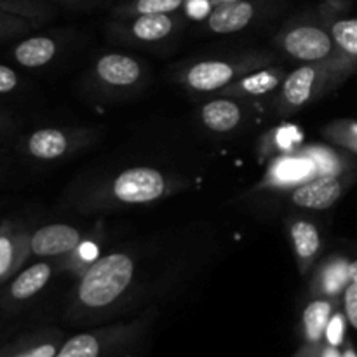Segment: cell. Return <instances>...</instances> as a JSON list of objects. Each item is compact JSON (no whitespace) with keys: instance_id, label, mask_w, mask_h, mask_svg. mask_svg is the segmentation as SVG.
I'll use <instances>...</instances> for the list:
<instances>
[{"instance_id":"6da1fadb","label":"cell","mask_w":357,"mask_h":357,"mask_svg":"<svg viewBox=\"0 0 357 357\" xmlns=\"http://www.w3.org/2000/svg\"><path fill=\"white\" fill-rule=\"evenodd\" d=\"M135 261L124 253H112L91 265L79 286V300L86 307L100 309L114 303L131 284Z\"/></svg>"},{"instance_id":"7a4b0ae2","label":"cell","mask_w":357,"mask_h":357,"mask_svg":"<svg viewBox=\"0 0 357 357\" xmlns=\"http://www.w3.org/2000/svg\"><path fill=\"white\" fill-rule=\"evenodd\" d=\"M352 65H338L335 68H317L316 65H305L293 70L286 75L282 84V103L288 112L296 110L317 96L321 87L328 80L340 79L344 73L351 72Z\"/></svg>"},{"instance_id":"3957f363","label":"cell","mask_w":357,"mask_h":357,"mask_svg":"<svg viewBox=\"0 0 357 357\" xmlns=\"http://www.w3.org/2000/svg\"><path fill=\"white\" fill-rule=\"evenodd\" d=\"M112 190L126 204H145L162 197L166 180L153 167H131L115 178Z\"/></svg>"},{"instance_id":"277c9868","label":"cell","mask_w":357,"mask_h":357,"mask_svg":"<svg viewBox=\"0 0 357 357\" xmlns=\"http://www.w3.org/2000/svg\"><path fill=\"white\" fill-rule=\"evenodd\" d=\"M286 52L305 63H317L331 58L335 40L330 31L317 24H298L288 30L282 37Z\"/></svg>"},{"instance_id":"5b68a950","label":"cell","mask_w":357,"mask_h":357,"mask_svg":"<svg viewBox=\"0 0 357 357\" xmlns=\"http://www.w3.org/2000/svg\"><path fill=\"white\" fill-rule=\"evenodd\" d=\"M30 253L35 257H59L75 250L80 244V232L72 225L52 223L35 230L30 236Z\"/></svg>"},{"instance_id":"8992f818","label":"cell","mask_w":357,"mask_h":357,"mask_svg":"<svg viewBox=\"0 0 357 357\" xmlns=\"http://www.w3.org/2000/svg\"><path fill=\"white\" fill-rule=\"evenodd\" d=\"M344 181L338 176H321L305 181L296 187L291 194L293 204L305 209H328L344 194Z\"/></svg>"},{"instance_id":"52a82bcc","label":"cell","mask_w":357,"mask_h":357,"mask_svg":"<svg viewBox=\"0 0 357 357\" xmlns=\"http://www.w3.org/2000/svg\"><path fill=\"white\" fill-rule=\"evenodd\" d=\"M246 65H234L229 61H218V59H209V61L197 63L192 66L187 73V84L195 91H218L234 82L237 73L244 72Z\"/></svg>"},{"instance_id":"ba28073f","label":"cell","mask_w":357,"mask_h":357,"mask_svg":"<svg viewBox=\"0 0 357 357\" xmlns=\"http://www.w3.org/2000/svg\"><path fill=\"white\" fill-rule=\"evenodd\" d=\"M255 14H257V6L250 0L227 2L211 10L208 26L215 33H236L253 21Z\"/></svg>"},{"instance_id":"9c48e42d","label":"cell","mask_w":357,"mask_h":357,"mask_svg":"<svg viewBox=\"0 0 357 357\" xmlns=\"http://www.w3.org/2000/svg\"><path fill=\"white\" fill-rule=\"evenodd\" d=\"M96 73L105 84L114 87H128L139 80L142 68L138 61L126 54H107L96 63Z\"/></svg>"},{"instance_id":"30bf717a","label":"cell","mask_w":357,"mask_h":357,"mask_svg":"<svg viewBox=\"0 0 357 357\" xmlns=\"http://www.w3.org/2000/svg\"><path fill=\"white\" fill-rule=\"evenodd\" d=\"M30 237L14 232L7 225H0V282L7 281L26 258L30 251Z\"/></svg>"},{"instance_id":"8fae6325","label":"cell","mask_w":357,"mask_h":357,"mask_svg":"<svg viewBox=\"0 0 357 357\" xmlns=\"http://www.w3.org/2000/svg\"><path fill=\"white\" fill-rule=\"evenodd\" d=\"M68 136L59 129L45 128L31 132L26 142V150L31 157L40 160L59 159L68 152Z\"/></svg>"},{"instance_id":"7c38bea8","label":"cell","mask_w":357,"mask_h":357,"mask_svg":"<svg viewBox=\"0 0 357 357\" xmlns=\"http://www.w3.org/2000/svg\"><path fill=\"white\" fill-rule=\"evenodd\" d=\"M52 275V267L44 261L30 265L24 271H21L16 278L13 279L9 286V295L17 302L31 298L37 293H40L45 288Z\"/></svg>"},{"instance_id":"4fadbf2b","label":"cell","mask_w":357,"mask_h":357,"mask_svg":"<svg viewBox=\"0 0 357 357\" xmlns=\"http://www.w3.org/2000/svg\"><path fill=\"white\" fill-rule=\"evenodd\" d=\"M56 51V42L52 40L47 35H35V37L24 38L23 42L14 47L13 56L21 66L26 68H38L44 66L54 58Z\"/></svg>"},{"instance_id":"5bb4252c","label":"cell","mask_w":357,"mask_h":357,"mask_svg":"<svg viewBox=\"0 0 357 357\" xmlns=\"http://www.w3.org/2000/svg\"><path fill=\"white\" fill-rule=\"evenodd\" d=\"M202 122L215 132H229L239 126L243 110L236 101L213 100L201 110Z\"/></svg>"},{"instance_id":"9a60e30c","label":"cell","mask_w":357,"mask_h":357,"mask_svg":"<svg viewBox=\"0 0 357 357\" xmlns=\"http://www.w3.org/2000/svg\"><path fill=\"white\" fill-rule=\"evenodd\" d=\"M291 239L295 246V253L302 265H309L316 258L321 250V236L319 230L314 223L298 220L291 225Z\"/></svg>"},{"instance_id":"2e32d148","label":"cell","mask_w":357,"mask_h":357,"mask_svg":"<svg viewBox=\"0 0 357 357\" xmlns=\"http://www.w3.org/2000/svg\"><path fill=\"white\" fill-rule=\"evenodd\" d=\"M174 20L171 14H142L131 23V33L138 40H162L173 31Z\"/></svg>"},{"instance_id":"e0dca14e","label":"cell","mask_w":357,"mask_h":357,"mask_svg":"<svg viewBox=\"0 0 357 357\" xmlns=\"http://www.w3.org/2000/svg\"><path fill=\"white\" fill-rule=\"evenodd\" d=\"M284 79L286 77L281 68L260 70V72H255L251 75L244 77L239 84V89L244 94H250V96H261V94L274 91Z\"/></svg>"},{"instance_id":"ac0fdd59","label":"cell","mask_w":357,"mask_h":357,"mask_svg":"<svg viewBox=\"0 0 357 357\" xmlns=\"http://www.w3.org/2000/svg\"><path fill=\"white\" fill-rule=\"evenodd\" d=\"M331 319V303L328 300H316L303 312V328L309 340L317 342L326 331Z\"/></svg>"},{"instance_id":"d6986e66","label":"cell","mask_w":357,"mask_h":357,"mask_svg":"<svg viewBox=\"0 0 357 357\" xmlns=\"http://www.w3.org/2000/svg\"><path fill=\"white\" fill-rule=\"evenodd\" d=\"M335 45L342 51V56L351 61L357 59V17L337 20L330 28Z\"/></svg>"},{"instance_id":"ffe728a7","label":"cell","mask_w":357,"mask_h":357,"mask_svg":"<svg viewBox=\"0 0 357 357\" xmlns=\"http://www.w3.org/2000/svg\"><path fill=\"white\" fill-rule=\"evenodd\" d=\"M324 135L335 145L357 153V121H335L326 126Z\"/></svg>"},{"instance_id":"44dd1931","label":"cell","mask_w":357,"mask_h":357,"mask_svg":"<svg viewBox=\"0 0 357 357\" xmlns=\"http://www.w3.org/2000/svg\"><path fill=\"white\" fill-rule=\"evenodd\" d=\"M98 354H100V342L96 340V337L82 333L70 338L54 357H98Z\"/></svg>"},{"instance_id":"7402d4cb","label":"cell","mask_w":357,"mask_h":357,"mask_svg":"<svg viewBox=\"0 0 357 357\" xmlns=\"http://www.w3.org/2000/svg\"><path fill=\"white\" fill-rule=\"evenodd\" d=\"M349 282H351V278H349L347 261L337 260L328 265L323 278V288L328 295H337V293L344 291Z\"/></svg>"},{"instance_id":"603a6c76","label":"cell","mask_w":357,"mask_h":357,"mask_svg":"<svg viewBox=\"0 0 357 357\" xmlns=\"http://www.w3.org/2000/svg\"><path fill=\"white\" fill-rule=\"evenodd\" d=\"M185 0H135L126 7V13L142 16V14H171L183 6Z\"/></svg>"},{"instance_id":"cb8c5ba5","label":"cell","mask_w":357,"mask_h":357,"mask_svg":"<svg viewBox=\"0 0 357 357\" xmlns=\"http://www.w3.org/2000/svg\"><path fill=\"white\" fill-rule=\"evenodd\" d=\"M0 13L33 20V17H42L47 10L37 0H0Z\"/></svg>"},{"instance_id":"d4e9b609","label":"cell","mask_w":357,"mask_h":357,"mask_svg":"<svg viewBox=\"0 0 357 357\" xmlns=\"http://www.w3.org/2000/svg\"><path fill=\"white\" fill-rule=\"evenodd\" d=\"M28 28H30V23L26 17L0 13V40L10 37V35L23 33Z\"/></svg>"},{"instance_id":"484cf974","label":"cell","mask_w":357,"mask_h":357,"mask_svg":"<svg viewBox=\"0 0 357 357\" xmlns=\"http://www.w3.org/2000/svg\"><path fill=\"white\" fill-rule=\"evenodd\" d=\"M324 335H326L330 347H340L345 335V317L342 314H335L330 319V323H328Z\"/></svg>"},{"instance_id":"4316f807","label":"cell","mask_w":357,"mask_h":357,"mask_svg":"<svg viewBox=\"0 0 357 357\" xmlns=\"http://www.w3.org/2000/svg\"><path fill=\"white\" fill-rule=\"evenodd\" d=\"M314 162H317V166L321 164V171L323 174H328V176H337L342 171L340 160L333 155L331 152H326V150H319V152H312Z\"/></svg>"},{"instance_id":"83f0119b","label":"cell","mask_w":357,"mask_h":357,"mask_svg":"<svg viewBox=\"0 0 357 357\" xmlns=\"http://www.w3.org/2000/svg\"><path fill=\"white\" fill-rule=\"evenodd\" d=\"M344 305L349 323L357 330V286L354 282H349L347 288L344 289Z\"/></svg>"},{"instance_id":"f1b7e54d","label":"cell","mask_w":357,"mask_h":357,"mask_svg":"<svg viewBox=\"0 0 357 357\" xmlns=\"http://www.w3.org/2000/svg\"><path fill=\"white\" fill-rule=\"evenodd\" d=\"M17 73L7 65H0V94L13 93L17 87Z\"/></svg>"},{"instance_id":"f546056e","label":"cell","mask_w":357,"mask_h":357,"mask_svg":"<svg viewBox=\"0 0 357 357\" xmlns=\"http://www.w3.org/2000/svg\"><path fill=\"white\" fill-rule=\"evenodd\" d=\"M54 356H56L54 345L44 344V345H38V347L30 349V351L23 352V354L16 357H54Z\"/></svg>"},{"instance_id":"4dcf8cb0","label":"cell","mask_w":357,"mask_h":357,"mask_svg":"<svg viewBox=\"0 0 357 357\" xmlns=\"http://www.w3.org/2000/svg\"><path fill=\"white\" fill-rule=\"evenodd\" d=\"M349 278H351V282L357 286V260L349 264Z\"/></svg>"},{"instance_id":"1f68e13d","label":"cell","mask_w":357,"mask_h":357,"mask_svg":"<svg viewBox=\"0 0 357 357\" xmlns=\"http://www.w3.org/2000/svg\"><path fill=\"white\" fill-rule=\"evenodd\" d=\"M323 357H344L338 352V347H328L326 351H324Z\"/></svg>"},{"instance_id":"d6a6232c","label":"cell","mask_w":357,"mask_h":357,"mask_svg":"<svg viewBox=\"0 0 357 357\" xmlns=\"http://www.w3.org/2000/svg\"><path fill=\"white\" fill-rule=\"evenodd\" d=\"M342 356H344V357H357V352H356L354 349H352V347H349L347 351H345L344 354H342Z\"/></svg>"},{"instance_id":"836d02e7","label":"cell","mask_w":357,"mask_h":357,"mask_svg":"<svg viewBox=\"0 0 357 357\" xmlns=\"http://www.w3.org/2000/svg\"><path fill=\"white\" fill-rule=\"evenodd\" d=\"M63 2H77V0H63Z\"/></svg>"}]
</instances>
